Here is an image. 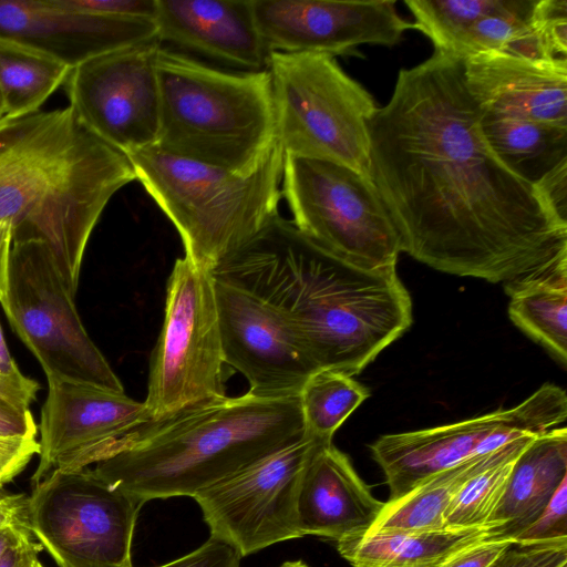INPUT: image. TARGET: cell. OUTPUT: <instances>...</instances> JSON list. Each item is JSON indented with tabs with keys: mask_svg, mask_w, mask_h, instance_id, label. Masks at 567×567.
<instances>
[{
	"mask_svg": "<svg viewBox=\"0 0 567 567\" xmlns=\"http://www.w3.org/2000/svg\"><path fill=\"white\" fill-rule=\"evenodd\" d=\"M463 59L402 69L368 123L370 177L401 249L439 271L507 282L567 251V223L487 144Z\"/></svg>",
	"mask_w": 567,
	"mask_h": 567,
	"instance_id": "obj_1",
	"label": "cell"
},
{
	"mask_svg": "<svg viewBox=\"0 0 567 567\" xmlns=\"http://www.w3.org/2000/svg\"><path fill=\"white\" fill-rule=\"evenodd\" d=\"M210 274L274 309L318 371L359 374L412 323L396 268L355 267L279 214Z\"/></svg>",
	"mask_w": 567,
	"mask_h": 567,
	"instance_id": "obj_2",
	"label": "cell"
},
{
	"mask_svg": "<svg viewBox=\"0 0 567 567\" xmlns=\"http://www.w3.org/2000/svg\"><path fill=\"white\" fill-rule=\"evenodd\" d=\"M128 157L68 106L0 118V223L12 246H47L75 297L91 234L113 195L135 181Z\"/></svg>",
	"mask_w": 567,
	"mask_h": 567,
	"instance_id": "obj_3",
	"label": "cell"
},
{
	"mask_svg": "<svg viewBox=\"0 0 567 567\" xmlns=\"http://www.w3.org/2000/svg\"><path fill=\"white\" fill-rule=\"evenodd\" d=\"M306 436L299 395H224L142 425L92 470L144 504L194 497Z\"/></svg>",
	"mask_w": 567,
	"mask_h": 567,
	"instance_id": "obj_4",
	"label": "cell"
},
{
	"mask_svg": "<svg viewBox=\"0 0 567 567\" xmlns=\"http://www.w3.org/2000/svg\"><path fill=\"white\" fill-rule=\"evenodd\" d=\"M156 70V147L243 176L259 169L277 144L268 70L228 72L163 45Z\"/></svg>",
	"mask_w": 567,
	"mask_h": 567,
	"instance_id": "obj_5",
	"label": "cell"
},
{
	"mask_svg": "<svg viewBox=\"0 0 567 567\" xmlns=\"http://www.w3.org/2000/svg\"><path fill=\"white\" fill-rule=\"evenodd\" d=\"M284 156L277 141L259 169L243 176L155 145L127 155L136 179L177 229L184 257L209 272L279 214Z\"/></svg>",
	"mask_w": 567,
	"mask_h": 567,
	"instance_id": "obj_6",
	"label": "cell"
},
{
	"mask_svg": "<svg viewBox=\"0 0 567 567\" xmlns=\"http://www.w3.org/2000/svg\"><path fill=\"white\" fill-rule=\"evenodd\" d=\"M268 71L284 154L339 163L371 179L372 95L323 54L272 52Z\"/></svg>",
	"mask_w": 567,
	"mask_h": 567,
	"instance_id": "obj_7",
	"label": "cell"
},
{
	"mask_svg": "<svg viewBox=\"0 0 567 567\" xmlns=\"http://www.w3.org/2000/svg\"><path fill=\"white\" fill-rule=\"evenodd\" d=\"M281 194L293 225L332 255L365 270L396 267L400 237L370 178L339 163L285 155Z\"/></svg>",
	"mask_w": 567,
	"mask_h": 567,
	"instance_id": "obj_8",
	"label": "cell"
},
{
	"mask_svg": "<svg viewBox=\"0 0 567 567\" xmlns=\"http://www.w3.org/2000/svg\"><path fill=\"white\" fill-rule=\"evenodd\" d=\"M224 365L213 276L186 257L177 258L150 361L143 403L151 420L226 395Z\"/></svg>",
	"mask_w": 567,
	"mask_h": 567,
	"instance_id": "obj_9",
	"label": "cell"
},
{
	"mask_svg": "<svg viewBox=\"0 0 567 567\" xmlns=\"http://www.w3.org/2000/svg\"><path fill=\"white\" fill-rule=\"evenodd\" d=\"M1 306L47 379L124 392L106 358L89 337L74 297L47 246H12L8 290Z\"/></svg>",
	"mask_w": 567,
	"mask_h": 567,
	"instance_id": "obj_10",
	"label": "cell"
},
{
	"mask_svg": "<svg viewBox=\"0 0 567 567\" xmlns=\"http://www.w3.org/2000/svg\"><path fill=\"white\" fill-rule=\"evenodd\" d=\"M143 505L90 467L54 470L28 496V525L58 567H133L132 539Z\"/></svg>",
	"mask_w": 567,
	"mask_h": 567,
	"instance_id": "obj_11",
	"label": "cell"
},
{
	"mask_svg": "<svg viewBox=\"0 0 567 567\" xmlns=\"http://www.w3.org/2000/svg\"><path fill=\"white\" fill-rule=\"evenodd\" d=\"M566 417L565 390L544 384L514 408L452 424L385 434L370 450L385 475L388 501H395L444 470L517 439L558 427Z\"/></svg>",
	"mask_w": 567,
	"mask_h": 567,
	"instance_id": "obj_12",
	"label": "cell"
},
{
	"mask_svg": "<svg viewBox=\"0 0 567 567\" xmlns=\"http://www.w3.org/2000/svg\"><path fill=\"white\" fill-rule=\"evenodd\" d=\"M322 442L306 436L194 495L210 537L240 557L302 537L297 498L306 465Z\"/></svg>",
	"mask_w": 567,
	"mask_h": 567,
	"instance_id": "obj_13",
	"label": "cell"
},
{
	"mask_svg": "<svg viewBox=\"0 0 567 567\" xmlns=\"http://www.w3.org/2000/svg\"><path fill=\"white\" fill-rule=\"evenodd\" d=\"M158 37L73 68L65 92L80 122L126 156L154 146L159 130Z\"/></svg>",
	"mask_w": 567,
	"mask_h": 567,
	"instance_id": "obj_14",
	"label": "cell"
},
{
	"mask_svg": "<svg viewBox=\"0 0 567 567\" xmlns=\"http://www.w3.org/2000/svg\"><path fill=\"white\" fill-rule=\"evenodd\" d=\"M48 384L32 485L54 470H83L118 453L136 429L152 422L144 403L125 392L56 379Z\"/></svg>",
	"mask_w": 567,
	"mask_h": 567,
	"instance_id": "obj_15",
	"label": "cell"
},
{
	"mask_svg": "<svg viewBox=\"0 0 567 567\" xmlns=\"http://www.w3.org/2000/svg\"><path fill=\"white\" fill-rule=\"evenodd\" d=\"M267 49L280 53L349 54L361 44L392 47L414 24L393 0H251Z\"/></svg>",
	"mask_w": 567,
	"mask_h": 567,
	"instance_id": "obj_16",
	"label": "cell"
},
{
	"mask_svg": "<svg viewBox=\"0 0 567 567\" xmlns=\"http://www.w3.org/2000/svg\"><path fill=\"white\" fill-rule=\"evenodd\" d=\"M213 280L225 364L246 378L251 394L299 395L318 369L293 332L261 299Z\"/></svg>",
	"mask_w": 567,
	"mask_h": 567,
	"instance_id": "obj_17",
	"label": "cell"
},
{
	"mask_svg": "<svg viewBox=\"0 0 567 567\" xmlns=\"http://www.w3.org/2000/svg\"><path fill=\"white\" fill-rule=\"evenodd\" d=\"M0 35L43 51L72 69L157 37L153 20L93 14L69 0H0Z\"/></svg>",
	"mask_w": 567,
	"mask_h": 567,
	"instance_id": "obj_18",
	"label": "cell"
},
{
	"mask_svg": "<svg viewBox=\"0 0 567 567\" xmlns=\"http://www.w3.org/2000/svg\"><path fill=\"white\" fill-rule=\"evenodd\" d=\"M162 44L192 52L238 72L268 70L271 52L258 31L251 0H157Z\"/></svg>",
	"mask_w": 567,
	"mask_h": 567,
	"instance_id": "obj_19",
	"label": "cell"
},
{
	"mask_svg": "<svg viewBox=\"0 0 567 567\" xmlns=\"http://www.w3.org/2000/svg\"><path fill=\"white\" fill-rule=\"evenodd\" d=\"M466 85L483 111L567 127V59L485 52L463 59Z\"/></svg>",
	"mask_w": 567,
	"mask_h": 567,
	"instance_id": "obj_20",
	"label": "cell"
},
{
	"mask_svg": "<svg viewBox=\"0 0 567 567\" xmlns=\"http://www.w3.org/2000/svg\"><path fill=\"white\" fill-rule=\"evenodd\" d=\"M384 502L358 475L348 455L332 442L320 444L303 471L297 498L301 536L336 543L364 535L379 517Z\"/></svg>",
	"mask_w": 567,
	"mask_h": 567,
	"instance_id": "obj_21",
	"label": "cell"
},
{
	"mask_svg": "<svg viewBox=\"0 0 567 567\" xmlns=\"http://www.w3.org/2000/svg\"><path fill=\"white\" fill-rule=\"evenodd\" d=\"M565 478L567 429L558 426L527 443L488 522H503L501 536L515 540L542 514Z\"/></svg>",
	"mask_w": 567,
	"mask_h": 567,
	"instance_id": "obj_22",
	"label": "cell"
},
{
	"mask_svg": "<svg viewBox=\"0 0 567 567\" xmlns=\"http://www.w3.org/2000/svg\"><path fill=\"white\" fill-rule=\"evenodd\" d=\"M503 522L424 532L365 533L337 543L352 567H436L452 554L502 537Z\"/></svg>",
	"mask_w": 567,
	"mask_h": 567,
	"instance_id": "obj_23",
	"label": "cell"
},
{
	"mask_svg": "<svg viewBox=\"0 0 567 567\" xmlns=\"http://www.w3.org/2000/svg\"><path fill=\"white\" fill-rule=\"evenodd\" d=\"M508 316L559 362H567V251L504 282Z\"/></svg>",
	"mask_w": 567,
	"mask_h": 567,
	"instance_id": "obj_24",
	"label": "cell"
},
{
	"mask_svg": "<svg viewBox=\"0 0 567 567\" xmlns=\"http://www.w3.org/2000/svg\"><path fill=\"white\" fill-rule=\"evenodd\" d=\"M484 137L498 159L533 186L567 164V127L496 115L482 110Z\"/></svg>",
	"mask_w": 567,
	"mask_h": 567,
	"instance_id": "obj_25",
	"label": "cell"
},
{
	"mask_svg": "<svg viewBox=\"0 0 567 567\" xmlns=\"http://www.w3.org/2000/svg\"><path fill=\"white\" fill-rule=\"evenodd\" d=\"M498 450L444 470L426 478L404 496L384 502L379 517L367 533L443 529L444 515L454 496L495 457Z\"/></svg>",
	"mask_w": 567,
	"mask_h": 567,
	"instance_id": "obj_26",
	"label": "cell"
},
{
	"mask_svg": "<svg viewBox=\"0 0 567 567\" xmlns=\"http://www.w3.org/2000/svg\"><path fill=\"white\" fill-rule=\"evenodd\" d=\"M72 68L50 54L0 35V95L6 117L40 111Z\"/></svg>",
	"mask_w": 567,
	"mask_h": 567,
	"instance_id": "obj_27",
	"label": "cell"
},
{
	"mask_svg": "<svg viewBox=\"0 0 567 567\" xmlns=\"http://www.w3.org/2000/svg\"><path fill=\"white\" fill-rule=\"evenodd\" d=\"M536 1L503 0L497 9L476 20L447 53L460 59L485 52L548 59L532 24Z\"/></svg>",
	"mask_w": 567,
	"mask_h": 567,
	"instance_id": "obj_28",
	"label": "cell"
},
{
	"mask_svg": "<svg viewBox=\"0 0 567 567\" xmlns=\"http://www.w3.org/2000/svg\"><path fill=\"white\" fill-rule=\"evenodd\" d=\"M370 395L352 377L333 370H319L305 382L299 393L306 433L322 442Z\"/></svg>",
	"mask_w": 567,
	"mask_h": 567,
	"instance_id": "obj_29",
	"label": "cell"
},
{
	"mask_svg": "<svg viewBox=\"0 0 567 567\" xmlns=\"http://www.w3.org/2000/svg\"><path fill=\"white\" fill-rule=\"evenodd\" d=\"M534 436H524L502 446L495 457L463 485L444 515V528L488 523L506 489L516 458Z\"/></svg>",
	"mask_w": 567,
	"mask_h": 567,
	"instance_id": "obj_30",
	"label": "cell"
},
{
	"mask_svg": "<svg viewBox=\"0 0 567 567\" xmlns=\"http://www.w3.org/2000/svg\"><path fill=\"white\" fill-rule=\"evenodd\" d=\"M503 0H405L415 18L414 29L423 32L435 51L449 52L478 19L491 13Z\"/></svg>",
	"mask_w": 567,
	"mask_h": 567,
	"instance_id": "obj_31",
	"label": "cell"
},
{
	"mask_svg": "<svg viewBox=\"0 0 567 567\" xmlns=\"http://www.w3.org/2000/svg\"><path fill=\"white\" fill-rule=\"evenodd\" d=\"M532 24L548 59L566 58L567 0H537Z\"/></svg>",
	"mask_w": 567,
	"mask_h": 567,
	"instance_id": "obj_32",
	"label": "cell"
},
{
	"mask_svg": "<svg viewBox=\"0 0 567 567\" xmlns=\"http://www.w3.org/2000/svg\"><path fill=\"white\" fill-rule=\"evenodd\" d=\"M489 567H567V537L515 542Z\"/></svg>",
	"mask_w": 567,
	"mask_h": 567,
	"instance_id": "obj_33",
	"label": "cell"
},
{
	"mask_svg": "<svg viewBox=\"0 0 567 567\" xmlns=\"http://www.w3.org/2000/svg\"><path fill=\"white\" fill-rule=\"evenodd\" d=\"M567 537V478L542 514L516 538V543L545 542Z\"/></svg>",
	"mask_w": 567,
	"mask_h": 567,
	"instance_id": "obj_34",
	"label": "cell"
},
{
	"mask_svg": "<svg viewBox=\"0 0 567 567\" xmlns=\"http://www.w3.org/2000/svg\"><path fill=\"white\" fill-rule=\"evenodd\" d=\"M240 558L234 547L209 537L192 553L157 567H239Z\"/></svg>",
	"mask_w": 567,
	"mask_h": 567,
	"instance_id": "obj_35",
	"label": "cell"
},
{
	"mask_svg": "<svg viewBox=\"0 0 567 567\" xmlns=\"http://www.w3.org/2000/svg\"><path fill=\"white\" fill-rule=\"evenodd\" d=\"M70 4L82 11L123 19L153 20L157 0H69Z\"/></svg>",
	"mask_w": 567,
	"mask_h": 567,
	"instance_id": "obj_36",
	"label": "cell"
},
{
	"mask_svg": "<svg viewBox=\"0 0 567 567\" xmlns=\"http://www.w3.org/2000/svg\"><path fill=\"white\" fill-rule=\"evenodd\" d=\"M515 540L494 537L463 548L436 567H489Z\"/></svg>",
	"mask_w": 567,
	"mask_h": 567,
	"instance_id": "obj_37",
	"label": "cell"
},
{
	"mask_svg": "<svg viewBox=\"0 0 567 567\" xmlns=\"http://www.w3.org/2000/svg\"><path fill=\"white\" fill-rule=\"evenodd\" d=\"M40 453L35 439L0 436V466L20 474L31 458Z\"/></svg>",
	"mask_w": 567,
	"mask_h": 567,
	"instance_id": "obj_38",
	"label": "cell"
},
{
	"mask_svg": "<svg viewBox=\"0 0 567 567\" xmlns=\"http://www.w3.org/2000/svg\"><path fill=\"white\" fill-rule=\"evenodd\" d=\"M536 188L551 212L567 223V164L551 172Z\"/></svg>",
	"mask_w": 567,
	"mask_h": 567,
	"instance_id": "obj_39",
	"label": "cell"
},
{
	"mask_svg": "<svg viewBox=\"0 0 567 567\" xmlns=\"http://www.w3.org/2000/svg\"><path fill=\"white\" fill-rule=\"evenodd\" d=\"M38 425L30 409H20L0 401V436L35 439Z\"/></svg>",
	"mask_w": 567,
	"mask_h": 567,
	"instance_id": "obj_40",
	"label": "cell"
},
{
	"mask_svg": "<svg viewBox=\"0 0 567 567\" xmlns=\"http://www.w3.org/2000/svg\"><path fill=\"white\" fill-rule=\"evenodd\" d=\"M27 499L24 494L0 491V529L14 525H28Z\"/></svg>",
	"mask_w": 567,
	"mask_h": 567,
	"instance_id": "obj_41",
	"label": "cell"
},
{
	"mask_svg": "<svg viewBox=\"0 0 567 567\" xmlns=\"http://www.w3.org/2000/svg\"><path fill=\"white\" fill-rule=\"evenodd\" d=\"M43 547L34 542L33 535L25 536L10 548L0 561V567H32L39 561Z\"/></svg>",
	"mask_w": 567,
	"mask_h": 567,
	"instance_id": "obj_42",
	"label": "cell"
},
{
	"mask_svg": "<svg viewBox=\"0 0 567 567\" xmlns=\"http://www.w3.org/2000/svg\"><path fill=\"white\" fill-rule=\"evenodd\" d=\"M11 248V226L7 223H0V303L4 301L7 296Z\"/></svg>",
	"mask_w": 567,
	"mask_h": 567,
	"instance_id": "obj_43",
	"label": "cell"
},
{
	"mask_svg": "<svg viewBox=\"0 0 567 567\" xmlns=\"http://www.w3.org/2000/svg\"><path fill=\"white\" fill-rule=\"evenodd\" d=\"M0 377L13 380L24 379L23 375L14 362L9 348L6 343V339L0 326Z\"/></svg>",
	"mask_w": 567,
	"mask_h": 567,
	"instance_id": "obj_44",
	"label": "cell"
},
{
	"mask_svg": "<svg viewBox=\"0 0 567 567\" xmlns=\"http://www.w3.org/2000/svg\"><path fill=\"white\" fill-rule=\"evenodd\" d=\"M32 534L29 526L14 525L0 529V561L7 551Z\"/></svg>",
	"mask_w": 567,
	"mask_h": 567,
	"instance_id": "obj_45",
	"label": "cell"
},
{
	"mask_svg": "<svg viewBox=\"0 0 567 567\" xmlns=\"http://www.w3.org/2000/svg\"><path fill=\"white\" fill-rule=\"evenodd\" d=\"M17 474L8 468L0 466V491H2L3 486L11 482Z\"/></svg>",
	"mask_w": 567,
	"mask_h": 567,
	"instance_id": "obj_46",
	"label": "cell"
},
{
	"mask_svg": "<svg viewBox=\"0 0 567 567\" xmlns=\"http://www.w3.org/2000/svg\"><path fill=\"white\" fill-rule=\"evenodd\" d=\"M279 567H308L302 560L286 561Z\"/></svg>",
	"mask_w": 567,
	"mask_h": 567,
	"instance_id": "obj_47",
	"label": "cell"
},
{
	"mask_svg": "<svg viewBox=\"0 0 567 567\" xmlns=\"http://www.w3.org/2000/svg\"><path fill=\"white\" fill-rule=\"evenodd\" d=\"M3 115H4L3 103H2L1 95H0V118L3 117Z\"/></svg>",
	"mask_w": 567,
	"mask_h": 567,
	"instance_id": "obj_48",
	"label": "cell"
},
{
	"mask_svg": "<svg viewBox=\"0 0 567 567\" xmlns=\"http://www.w3.org/2000/svg\"><path fill=\"white\" fill-rule=\"evenodd\" d=\"M32 567H44V566H43V565L41 564V561L39 560V561H37Z\"/></svg>",
	"mask_w": 567,
	"mask_h": 567,
	"instance_id": "obj_49",
	"label": "cell"
}]
</instances>
